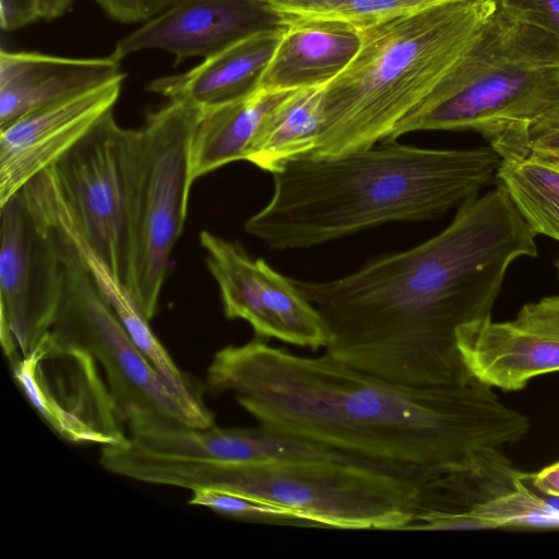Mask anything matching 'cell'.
Returning a JSON list of instances; mask_svg holds the SVG:
<instances>
[{"instance_id":"6da1fadb","label":"cell","mask_w":559,"mask_h":559,"mask_svg":"<svg viewBox=\"0 0 559 559\" xmlns=\"http://www.w3.org/2000/svg\"><path fill=\"white\" fill-rule=\"evenodd\" d=\"M206 384L260 425L418 481L522 439L528 419L477 379L405 385L326 353L302 356L261 337L217 350Z\"/></svg>"},{"instance_id":"7a4b0ae2","label":"cell","mask_w":559,"mask_h":559,"mask_svg":"<svg viewBox=\"0 0 559 559\" xmlns=\"http://www.w3.org/2000/svg\"><path fill=\"white\" fill-rule=\"evenodd\" d=\"M535 237L498 183L414 248L338 278L292 281L325 323L328 355L400 384H460L474 377L459 329L491 316L510 264L537 255Z\"/></svg>"},{"instance_id":"3957f363","label":"cell","mask_w":559,"mask_h":559,"mask_svg":"<svg viewBox=\"0 0 559 559\" xmlns=\"http://www.w3.org/2000/svg\"><path fill=\"white\" fill-rule=\"evenodd\" d=\"M489 145L432 150L384 142L336 156H301L273 175L270 201L246 231L275 250L305 249L390 222L437 218L498 182Z\"/></svg>"},{"instance_id":"277c9868","label":"cell","mask_w":559,"mask_h":559,"mask_svg":"<svg viewBox=\"0 0 559 559\" xmlns=\"http://www.w3.org/2000/svg\"><path fill=\"white\" fill-rule=\"evenodd\" d=\"M498 5L499 0H449L360 29L356 56L324 86L323 122L309 156H336L388 141Z\"/></svg>"},{"instance_id":"5b68a950","label":"cell","mask_w":559,"mask_h":559,"mask_svg":"<svg viewBox=\"0 0 559 559\" xmlns=\"http://www.w3.org/2000/svg\"><path fill=\"white\" fill-rule=\"evenodd\" d=\"M559 99V41L501 7L385 142L419 130H472L502 160L530 155L528 127Z\"/></svg>"},{"instance_id":"8992f818","label":"cell","mask_w":559,"mask_h":559,"mask_svg":"<svg viewBox=\"0 0 559 559\" xmlns=\"http://www.w3.org/2000/svg\"><path fill=\"white\" fill-rule=\"evenodd\" d=\"M111 467L141 483L251 495L295 512L309 526L345 530L404 531L421 483L352 461L213 463L162 456L131 443L116 450Z\"/></svg>"},{"instance_id":"52a82bcc","label":"cell","mask_w":559,"mask_h":559,"mask_svg":"<svg viewBox=\"0 0 559 559\" xmlns=\"http://www.w3.org/2000/svg\"><path fill=\"white\" fill-rule=\"evenodd\" d=\"M201 112L189 103L168 100L138 129L129 289L148 320L156 314L168 260L186 222L193 185L191 141Z\"/></svg>"},{"instance_id":"ba28073f","label":"cell","mask_w":559,"mask_h":559,"mask_svg":"<svg viewBox=\"0 0 559 559\" xmlns=\"http://www.w3.org/2000/svg\"><path fill=\"white\" fill-rule=\"evenodd\" d=\"M136 142L111 111L49 167L80 237L128 288Z\"/></svg>"},{"instance_id":"9c48e42d","label":"cell","mask_w":559,"mask_h":559,"mask_svg":"<svg viewBox=\"0 0 559 559\" xmlns=\"http://www.w3.org/2000/svg\"><path fill=\"white\" fill-rule=\"evenodd\" d=\"M63 229L66 283L50 336L85 350L102 367L122 423L135 413L150 412L188 424L181 402L132 341Z\"/></svg>"},{"instance_id":"30bf717a","label":"cell","mask_w":559,"mask_h":559,"mask_svg":"<svg viewBox=\"0 0 559 559\" xmlns=\"http://www.w3.org/2000/svg\"><path fill=\"white\" fill-rule=\"evenodd\" d=\"M0 209V313L26 356L50 332L62 300L67 235L37 177Z\"/></svg>"},{"instance_id":"8fae6325","label":"cell","mask_w":559,"mask_h":559,"mask_svg":"<svg viewBox=\"0 0 559 559\" xmlns=\"http://www.w3.org/2000/svg\"><path fill=\"white\" fill-rule=\"evenodd\" d=\"M11 369L31 405L62 439L103 447L128 441L107 383L85 350L48 333Z\"/></svg>"},{"instance_id":"7c38bea8","label":"cell","mask_w":559,"mask_h":559,"mask_svg":"<svg viewBox=\"0 0 559 559\" xmlns=\"http://www.w3.org/2000/svg\"><path fill=\"white\" fill-rule=\"evenodd\" d=\"M200 243L228 319L247 321L261 338H276L312 350L325 348V323L292 278L210 231L200 233Z\"/></svg>"},{"instance_id":"4fadbf2b","label":"cell","mask_w":559,"mask_h":559,"mask_svg":"<svg viewBox=\"0 0 559 559\" xmlns=\"http://www.w3.org/2000/svg\"><path fill=\"white\" fill-rule=\"evenodd\" d=\"M499 450L480 451L423 480L412 521L404 531L521 526L526 513L527 473L515 468Z\"/></svg>"},{"instance_id":"5bb4252c","label":"cell","mask_w":559,"mask_h":559,"mask_svg":"<svg viewBox=\"0 0 559 559\" xmlns=\"http://www.w3.org/2000/svg\"><path fill=\"white\" fill-rule=\"evenodd\" d=\"M457 347L475 379L518 391L537 376L559 371V296L524 305L515 319L491 316L461 326Z\"/></svg>"},{"instance_id":"9a60e30c","label":"cell","mask_w":559,"mask_h":559,"mask_svg":"<svg viewBox=\"0 0 559 559\" xmlns=\"http://www.w3.org/2000/svg\"><path fill=\"white\" fill-rule=\"evenodd\" d=\"M124 73L0 128V205L114 111Z\"/></svg>"},{"instance_id":"2e32d148","label":"cell","mask_w":559,"mask_h":559,"mask_svg":"<svg viewBox=\"0 0 559 559\" xmlns=\"http://www.w3.org/2000/svg\"><path fill=\"white\" fill-rule=\"evenodd\" d=\"M284 19L260 0H178L121 38L110 56L121 62L145 49L175 58L174 66L203 59L259 32L285 27Z\"/></svg>"},{"instance_id":"e0dca14e","label":"cell","mask_w":559,"mask_h":559,"mask_svg":"<svg viewBox=\"0 0 559 559\" xmlns=\"http://www.w3.org/2000/svg\"><path fill=\"white\" fill-rule=\"evenodd\" d=\"M122 73L106 58H67L39 52H0V128L20 117Z\"/></svg>"},{"instance_id":"ac0fdd59","label":"cell","mask_w":559,"mask_h":559,"mask_svg":"<svg viewBox=\"0 0 559 559\" xmlns=\"http://www.w3.org/2000/svg\"><path fill=\"white\" fill-rule=\"evenodd\" d=\"M285 27L242 38L185 73L154 80L147 90L202 109L242 98L259 88Z\"/></svg>"},{"instance_id":"d6986e66","label":"cell","mask_w":559,"mask_h":559,"mask_svg":"<svg viewBox=\"0 0 559 559\" xmlns=\"http://www.w3.org/2000/svg\"><path fill=\"white\" fill-rule=\"evenodd\" d=\"M286 27L259 88L290 91L325 86L356 56L360 32L319 20L285 21Z\"/></svg>"},{"instance_id":"ffe728a7","label":"cell","mask_w":559,"mask_h":559,"mask_svg":"<svg viewBox=\"0 0 559 559\" xmlns=\"http://www.w3.org/2000/svg\"><path fill=\"white\" fill-rule=\"evenodd\" d=\"M290 91L258 88L237 100L202 109L191 141V182L227 164L246 160L264 118Z\"/></svg>"},{"instance_id":"44dd1931","label":"cell","mask_w":559,"mask_h":559,"mask_svg":"<svg viewBox=\"0 0 559 559\" xmlns=\"http://www.w3.org/2000/svg\"><path fill=\"white\" fill-rule=\"evenodd\" d=\"M324 86L293 90L264 118L246 160L274 174L316 147L323 122Z\"/></svg>"},{"instance_id":"7402d4cb","label":"cell","mask_w":559,"mask_h":559,"mask_svg":"<svg viewBox=\"0 0 559 559\" xmlns=\"http://www.w3.org/2000/svg\"><path fill=\"white\" fill-rule=\"evenodd\" d=\"M498 183L535 235L559 241V162L533 154L501 160Z\"/></svg>"},{"instance_id":"603a6c76","label":"cell","mask_w":559,"mask_h":559,"mask_svg":"<svg viewBox=\"0 0 559 559\" xmlns=\"http://www.w3.org/2000/svg\"><path fill=\"white\" fill-rule=\"evenodd\" d=\"M284 21L338 22L358 31L449 0H260Z\"/></svg>"},{"instance_id":"cb8c5ba5","label":"cell","mask_w":559,"mask_h":559,"mask_svg":"<svg viewBox=\"0 0 559 559\" xmlns=\"http://www.w3.org/2000/svg\"><path fill=\"white\" fill-rule=\"evenodd\" d=\"M189 504L212 510L237 521L260 524L309 526L295 512L271 501L229 490L195 488Z\"/></svg>"},{"instance_id":"d4e9b609","label":"cell","mask_w":559,"mask_h":559,"mask_svg":"<svg viewBox=\"0 0 559 559\" xmlns=\"http://www.w3.org/2000/svg\"><path fill=\"white\" fill-rule=\"evenodd\" d=\"M512 17L536 26L559 41V0H499Z\"/></svg>"},{"instance_id":"484cf974","label":"cell","mask_w":559,"mask_h":559,"mask_svg":"<svg viewBox=\"0 0 559 559\" xmlns=\"http://www.w3.org/2000/svg\"><path fill=\"white\" fill-rule=\"evenodd\" d=\"M530 154L559 162V99L528 127Z\"/></svg>"},{"instance_id":"4316f807","label":"cell","mask_w":559,"mask_h":559,"mask_svg":"<svg viewBox=\"0 0 559 559\" xmlns=\"http://www.w3.org/2000/svg\"><path fill=\"white\" fill-rule=\"evenodd\" d=\"M112 20L121 23H145L178 0H94Z\"/></svg>"},{"instance_id":"83f0119b","label":"cell","mask_w":559,"mask_h":559,"mask_svg":"<svg viewBox=\"0 0 559 559\" xmlns=\"http://www.w3.org/2000/svg\"><path fill=\"white\" fill-rule=\"evenodd\" d=\"M39 19L38 0H0V24L4 31H14Z\"/></svg>"},{"instance_id":"f1b7e54d","label":"cell","mask_w":559,"mask_h":559,"mask_svg":"<svg viewBox=\"0 0 559 559\" xmlns=\"http://www.w3.org/2000/svg\"><path fill=\"white\" fill-rule=\"evenodd\" d=\"M532 484L544 493L559 497V468L552 464L532 473Z\"/></svg>"},{"instance_id":"f546056e","label":"cell","mask_w":559,"mask_h":559,"mask_svg":"<svg viewBox=\"0 0 559 559\" xmlns=\"http://www.w3.org/2000/svg\"><path fill=\"white\" fill-rule=\"evenodd\" d=\"M74 0H38V16L47 21L62 16Z\"/></svg>"},{"instance_id":"4dcf8cb0","label":"cell","mask_w":559,"mask_h":559,"mask_svg":"<svg viewBox=\"0 0 559 559\" xmlns=\"http://www.w3.org/2000/svg\"><path fill=\"white\" fill-rule=\"evenodd\" d=\"M556 266H557L558 276H559V259H558V260H557V262H556Z\"/></svg>"},{"instance_id":"1f68e13d","label":"cell","mask_w":559,"mask_h":559,"mask_svg":"<svg viewBox=\"0 0 559 559\" xmlns=\"http://www.w3.org/2000/svg\"><path fill=\"white\" fill-rule=\"evenodd\" d=\"M555 465L559 468V462L555 463Z\"/></svg>"}]
</instances>
